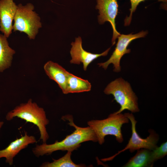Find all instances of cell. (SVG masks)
I'll list each match as a JSON object with an SVG mask.
<instances>
[{
  "instance_id": "cell-1",
  "label": "cell",
  "mask_w": 167,
  "mask_h": 167,
  "mask_svg": "<svg viewBox=\"0 0 167 167\" xmlns=\"http://www.w3.org/2000/svg\"><path fill=\"white\" fill-rule=\"evenodd\" d=\"M63 118L68 121V124L75 128L74 131L61 141H56L51 144L43 143L41 144L37 145L32 149L33 154L36 156L39 157L49 155L58 150L72 152L78 148L83 142L88 141L97 142L95 133L90 126L82 127L76 126L71 115L64 116Z\"/></svg>"
},
{
  "instance_id": "cell-2",
  "label": "cell",
  "mask_w": 167,
  "mask_h": 167,
  "mask_svg": "<svg viewBox=\"0 0 167 167\" xmlns=\"http://www.w3.org/2000/svg\"><path fill=\"white\" fill-rule=\"evenodd\" d=\"M16 117L36 125L40 132V139L43 143H46L49 136L46 127L49 121L43 108L30 99L27 102L20 104L9 112L6 118L7 120L11 121Z\"/></svg>"
},
{
  "instance_id": "cell-3",
  "label": "cell",
  "mask_w": 167,
  "mask_h": 167,
  "mask_svg": "<svg viewBox=\"0 0 167 167\" xmlns=\"http://www.w3.org/2000/svg\"><path fill=\"white\" fill-rule=\"evenodd\" d=\"M129 121L124 114L113 113L106 118L92 120L88 121L87 124L95 133L97 142L101 145L105 142V136L108 135H114L118 142H122L124 139L121 128L123 124L128 123Z\"/></svg>"
},
{
  "instance_id": "cell-4",
  "label": "cell",
  "mask_w": 167,
  "mask_h": 167,
  "mask_svg": "<svg viewBox=\"0 0 167 167\" xmlns=\"http://www.w3.org/2000/svg\"><path fill=\"white\" fill-rule=\"evenodd\" d=\"M104 92L112 95L114 100L120 106V109L113 113H121L126 109L132 113L139 112L138 98L130 84L123 79L119 78L111 82L105 88Z\"/></svg>"
},
{
  "instance_id": "cell-5",
  "label": "cell",
  "mask_w": 167,
  "mask_h": 167,
  "mask_svg": "<svg viewBox=\"0 0 167 167\" xmlns=\"http://www.w3.org/2000/svg\"><path fill=\"white\" fill-rule=\"evenodd\" d=\"M34 7L31 3L25 5L20 3L14 18L13 30L27 34L30 40L34 39L42 27L41 18L38 14L34 11Z\"/></svg>"
},
{
  "instance_id": "cell-6",
  "label": "cell",
  "mask_w": 167,
  "mask_h": 167,
  "mask_svg": "<svg viewBox=\"0 0 167 167\" xmlns=\"http://www.w3.org/2000/svg\"><path fill=\"white\" fill-rule=\"evenodd\" d=\"M125 115L130 121L131 124L132 135L128 142L124 148L118 151L114 155L108 158L101 159L104 161H110L113 159L116 156L128 149L131 152L142 148L152 150L157 147V144L159 139L158 135L152 129L148 132L149 135L145 139L141 138L137 133L136 129L137 121L132 113H125Z\"/></svg>"
},
{
  "instance_id": "cell-7",
  "label": "cell",
  "mask_w": 167,
  "mask_h": 167,
  "mask_svg": "<svg viewBox=\"0 0 167 167\" xmlns=\"http://www.w3.org/2000/svg\"><path fill=\"white\" fill-rule=\"evenodd\" d=\"M147 34V32L142 31L134 34H120L118 37V40L116 47L109 58L105 62L98 63V65L106 70L109 64H112L113 71L117 72L120 71L121 59L125 54L130 52L131 50L127 49L130 43L135 39L144 37Z\"/></svg>"
},
{
  "instance_id": "cell-8",
  "label": "cell",
  "mask_w": 167,
  "mask_h": 167,
  "mask_svg": "<svg viewBox=\"0 0 167 167\" xmlns=\"http://www.w3.org/2000/svg\"><path fill=\"white\" fill-rule=\"evenodd\" d=\"M96 8L99 10L98 21L99 24L109 22L113 29L112 40V45L115 43L116 40L120 35L116 30L115 19L118 13V5L117 0H96Z\"/></svg>"
},
{
  "instance_id": "cell-9",
  "label": "cell",
  "mask_w": 167,
  "mask_h": 167,
  "mask_svg": "<svg viewBox=\"0 0 167 167\" xmlns=\"http://www.w3.org/2000/svg\"><path fill=\"white\" fill-rule=\"evenodd\" d=\"M72 47L70 52L71 59V63L79 64H83V69L86 71L88 66L94 60L101 56H106L110 48L100 54H94L84 50L82 46V40L79 36L75 38V42L71 43Z\"/></svg>"
},
{
  "instance_id": "cell-10",
  "label": "cell",
  "mask_w": 167,
  "mask_h": 167,
  "mask_svg": "<svg viewBox=\"0 0 167 167\" xmlns=\"http://www.w3.org/2000/svg\"><path fill=\"white\" fill-rule=\"evenodd\" d=\"M37 142L35 137L29 135L25 132L24 135L11 142L5 148L0 150V159L5 158L6 162L10 165L13 164L14 157L28 146Z\"/></svg>"
},
{
  "instance_id": "cell-11",
  "label": "cell",
  "mask_w": 167,
  "mask_h": 167,
  "mask_svg": "<svg viewBox=\"0 0 167 167\" xmlns=\"http://www.w3.org/2000/svg\"><path fill=\"white\" fill-rule=\"evenodd\" d=\"M17 9L13 0H0V31L7 38L12 33V21Z\"/></svg>"
},
{
  "instance_id": "cell-12",
  "label": "cell",
  "mask_w": 167,
  "mask_h": 167,
  "mask_svg": "<svg viewBox=\"0 0 167 167\" xmlns=\"http://www.w3.org/2000/svg\"><path fill=\"white\" fill-rule=\"evenodd\" d=\"M46 74L58 85L64 94H66L67 82L69 72L58 63L49 61L44 65Z\"/></svg>"
},
{
  "instance_id": "cell-13",
  "label": "cell",
  "mask_w": 167,
  "mask_h": 167,
  "mask_svg": "<svg viewBox=\"0 0 167 167\" xmlns=\"http://www.w3.org/2000/svg\"><path fill=\"white\" fill-rule=\"evenodd\" d=\"M15 52L10 47L7 38L0 34V72L11 65L13 56Z\"/></svg>"
},
{
  "instance_id": "cell-14",
  "label": "cell",
  "mask_w": 167,
  "mask_h": 167,
  "mask_svg": "<svg viewBox=\"0 0 167 167\" xmlns=\"http://www.w3.org/2000/svg\"><path fill=\"white\" fill-rule=\"evenodd\" d=\"M91 83L87 80L69 73L67 82L66 94L90 91Z\"/></svg>"
},
{
  "instance_id": "cell-15",
  "label": "cell",
  "mask_w": 167,
  "mask_h": 167,
  "mask_svg": "<svg viewBox=\"0 0 167 167\" xmlns=\"http://www.w3.org/2000/svg\"><path fill=\"white\" fill-rule=\"evenodd\" d=\"M135 155L131 158L123 167H152L150 163L151 151L142 148L137 150Z\"/></svg>"
},
{
  "instance_id": "cell-16",
  "label": "cell",
  "mask_w": 167,
  "mask_h": 167,
  "mask_svg": "<svg viewBox=\"0 0 167 167\" xmlns=\"http://www.w3.org/2000/svg\"><path fill=\"white\" fill-rule=\"evenodd\" d=\"M71 152L67 151L63 156L58 160H53L51 162H45L40 166L42 167H81L83 164H76L71 159Z\"/></svg>"
},
{
  "instance_id": "cell-17",
  "label": "cell",
  "mask_w": 167,
  "mask_h": 167,
  "mask_svg": "<svg viewBox=\"0 0 167 167\" xmlns=\"http://www.w3.org/2000/svg\"><path fill=\"white\" fill-rule=\"evenodd\" d=\"M167 154V142L163 143L159 147H157L151 151L150 163L153 166L154 163L161 159Z\"/></svg>"
},
{
  "instance_id": "cell-18",
  "label": "cell",
  "mask_w": 167,
  "mask_h": 167,
  "mask_svg": "<svg viewBox=\"0 0 167 167\" xmlns=\"http://www.w3.org/2000/svg\"><path fill=\"white\" fill-rule=\"evenodd\" d=\"M131 2V7L130 9V13L129 17H126L125 20V25L127 26L129 25L131 20L132 15L133 12L135 11L137 7L139 4L146 0H130ZM159 1L164 2H167V0H158Z\"/></svg>"
},
{
  "instance_id": "cell-19",
  "label": "cell",
  "mask_w": 167,
  "mask_h": 167,
  "mask_svg": "<svg viewBox=\"0 0 167 167\" xmlns=\"http://www.w3.org/2000/svg\"><path fill=\"white\" fill-rule=\"evenodd\" d=\"M4 124V122L2 121H0V131Z\"/></svg>"
}]
</instances>
